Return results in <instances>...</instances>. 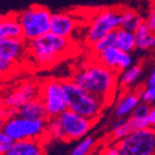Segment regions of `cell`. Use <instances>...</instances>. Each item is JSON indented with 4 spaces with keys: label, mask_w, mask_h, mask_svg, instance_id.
<instances>
[{
    "label": "cell",
    "mask_w": 155,
    "mask_h": 155,
    "mask_svg": "<svg viewBox=\"0 0 155 155\" xmlns=\"http://www.w3.org/2000/svg\"><path fill=\"white\" fill-rule=\"evenodd\" d=\"M72 47L71 39L48 31L27 42L26 58H29L37 66L48 67L70 55Z\"/></svg>",
    "instance_id": "7a4b0ae2"
},
{
    "label": "cell",
    "mask_w": 155,
    "mask_h": 155,
    "mask_svg": "<svg viewBox=\"0 0 155 155\" xmlns=\"http://www.w3.org/2000/svg\"><path fill=\"white\" fill-rule=\"evenodd\" d=\"M46 140L27 139L13 141L5 155H46Z\"/></svg>",
    "instance_id": "5bb4252c"
},
{
    "label": "cell",
    "mask_w": 155,
    "mask_h": 155,
    "mask_svg": "<svg viewBox=\"0 0 155 155\" xmlns=\"http://www.w3.org/2000/svg\"><path fill=\"white\" fill-rule=\"evenodd\" d=\"M115 144L120 155H154L155 130L152 127L136 130Z\"/></svg>",
    "instance_id": "8992f818"
},
{
    "label": "cell",
    "mask_w": 155,
    "mask_h": 155,
    "mask_svg": "<svg viewBox=\"0 0 155 155\" xmlns=\"http://www.w3.org/2000/svg\"><path fill=\"white\" fill-rule=\"evenodd\" d=\"M62 86L65 91L67 109L86 118L97 122L105 105L98 98L84 90L72 79L62 80Z\"/></svg>",
    "instance_id": "3957f363"
},
{
    "label": "cell",
    "mask_w": 155,
    "mask_h": 155,
    "mask_svg": "<svg viewBox=\"0 0 155 155\" xmlns=\"http://www.w3.org/2000/svg\"><path fill=\"white\" fill-rule=\"evenodd\" d=\"M38 97L42 101L49 117H57L67 110L62 80L54 78L44 80L41 84H39Z\"/></svg>",
    "instance_id": "ba28073f"
},
{
    "label": "cell",
    "mask_w": 155,
    "mask_h": 155,
    "mask_svg": "<svg viewBox=\"0 0 155 155\" xmlns=\"http://www.w3.org/2000/svg\"><path fill=\"white\" fill-rule=\"evenodd\" d=\"M5 38H22L21 25L16 13L0 14V40Z\"/></svg>",
    "instance_id": "2e32d148"
},
{
    "label": "cell",
    "mask_w": 155,
    "mask_h": 155,
    "mask_svg": "<svg viewBox=\"0 0 155 155\" xmlns=\"http://www.w3.org/2000/svg\"><path fill=\"white\" fill-rule=\"evenodd\" d=\"M92 155H120L118 152V149H117L116 144L115 143H112V144H106L104 145L102 149L98 151V153Z\"/></svg>",
    "instance_id": "f1b7e54d"
},
{
    "label": "cell",
    "mask_w": 155,
    "mask_h": 155,
    "mask_svg": "<svg viewBox=\"0 0 155 155\" xmlns=\"http://www.w3.org/2000/svg\"><path fill=\"white\" fill-rule=\"evenodd\" d=\"M27 55V41L23 38H5L0 40V57L18 63Z\"/></svg>",
    "instance_id": "4fadbf2b"
},
{
    "label": "cell",
    "mask_w": 155,
    "mask_h": 155,
    "mask_svg": "<svg viewBox=\"0 0 155 155\" xmlns=\"http://www.w3.org/2000/svg\"><path fill=\"white\" fill-rule=\"evenodd\" d=\"M38 92L39 84L35 80H26L3 97V105L5 107L18 112L24 103L38 97Z\"/></svg>",
    "instance_id": "30bf717a"
},
{
    "label": "cell",
    "mask_w": 155,
    "mask_h": 155,
    "mask_svg": "<svg viewBox=\"0 0 155 155\" xmlns=\"http://www.w3.org/2000/svg\"><path fill=\"white\" fill-rule=\"evenodd\" d=\"M141 74H142L141 65H131L122 72L120 76L118 77V85L122 88H128L137 83Z\"/></svg>",
    "instance_id": "44dd1931"
},
{
    "label": "cell",
    "mask_w": 155,
    "mask_h": 155,
    "mask_svg": "<svg viewBox=\"0 0 155 155\" xmlns=\"http://www.w3.org/2000/svg\"><path fill=\"white\" fill-rule=\"evenodd\" d=\"M139 94L137 91H125L115 103L114 113L117 118H127L132 114L136 106L140 103Z\"/></svg>",
    "instance_id": "9a60e30c"
},
{
    "label": "cell",
    "mask_w": 155,
    "mask_h": 155,
    "mask_svg": "<svg viewBox=\"0 0 155 155\" xmlns=\"http://www.w3.org/2000/svg\"><path fill=\"white\" fill-rule=\"evenodd\" d=\"M96 60L117 74L132 65V57L130 53L122 51L116 47H110L96 54Z\"/></svg>",
    "instance_id": "8fae6325"
},
{
    "label": "cell",
    "mask_w": 155,
    "mask_h": 155,
    "mask_svg": "<svg viewBox=\"0 0 155 155\" xmlns=\"http://www.w3.org/2000/svg\"><path fill=\"white\" fill-rule=\"evenodd\" d=\"M16 18L21 25L22 38L27 42L50 31L51 12L44 5H31L25 10L16 13Z\"/></svg>",
    "instance_id": "277c9868"
},
{
    "label": "cell",
    "mask_w": 155,
    "mask_h": 155,
    "mask_svg": "<svg viewBox=\"0 0 155 155\" xmlns=\"http://www.w3.org/2000/svg\"><path fill=\"white\" fill-rule=\"evenodd\" d=\"M12 143L13 140L0 128V155H5Z\"/></svg>",
    "instance_id": "4316f807"
},
{
    "label": "cell",
    "mask_w": 155,
    "mask_h": 155,
    "mask_svg": "<svg viewBox=\"0 0 155 155\" xmlns=\"http://www.w3.org/2000/svg\"><path fill=\"white\" fill-rule=\"evenodd\" d=\"M151 109H152V105H149V104H147V103L140 102V103L136 106V109L134 110L131 115L134 117H138V118H145Z\"/></svg>",
    "instance_id": "83f0119b"
},
{
    "label": "cell",
    "mask_w": 155,
    "mask_h": 155,
    "mask_svg": "<svg viewBox=\"0 0 155 155\" xmlns=\"http://www.w3.org/2000/svg\"><path fill=\"white\" fill-rule=\"evenodd\" d=\"M65 134V141H78L86 137L96 122L86 118L71 110H65L58 116Z\"/></svg>",
    "instance_id": "9c48e42d"
},
{
    "label": "cell",
    "mask_w": 155,
    "mask_h": 155,
    "mask_svg": "<svg viewBox=\"0 0 155 155\" xmlns=\"http://www.w3.org/2000/svg\"><path fill=\"white\" fill-rule=\"evenodd\" d=\"M18 66V63L13 62V61H10V60H7L5 58L0 57V79L11 76L16 71V67Z\"/></svg>",
    "instance_id": "d4e9b609"
},
{
    "label": "cell",
    "mask_w": 155,
    "mask_h": 155,
    "mask_svg": "<svg viewBox=\"0 0 155 155\" xmlns=\"http://www.w3.org/2000/svg\"><path fill=\"white\" fill-rule=\"evenodd\" d=\"M143 23L147 25V27L150 29L151 31L154 33V31H155V8H154V5L151 7L147 18H143Z\"/></svg>",
    "instance_id": "f546056e"
},
{
    "label": "cell",
    "mask_w": 155,
    "mask_h": 155,
    "mask_svg": "<svg viewBox=\"0 0 155 155\" xmlns=\"http://www.w3.org/2000/svg\"><path fill=\"white\" fill-rule=\"evenodd\" d=\"M1 129L13 141L27 139L46 140V120L25 118L18 114L5 119Z\"/></svg>",
    "instance_id": "5b68a950"
},
{
    "label": "cell",
    "mask_w": 155,
    "mask_h": 155,
    "mask_svg": "<svg viewBox=\"0 0 155 155\" xmlns=\"http://www.w3.org/2000/svg\"><path fill=\"white\" fill-rule=\"evenodd\" d=\"M15 114H18V112L14 111V110H11V109H8V107H0V128L2 127L3 123H5V120L8 117L12 116V115H15Z\"/></svg>",
    "instance_id": "4dcf8cb0"
},
{
    "label": "cell",
    "mask_w": 155,
    "mask_h": 155,
    "mask_svg": "<svg viewBox=\"0 0 155 155\" xmlns=\"http://www.w3.org/2000/svg\"><path fill=\"white\" fill-rule=\"evenodd\" d=\"M77 27L75 18L65 12L51 13L50 18V33L57 36L71 39Z\"/></svg>",
    "instance_id": "7c38bea8"
},
{
    "label": "cell",
    "mask_w": 155,
    "mask_h": 155,
    "mask_svg": "<svg viewBox=\"0 0 155 155\" xmlns=\"http://www.w3.org/2000/svg\"><path fill=\"white\" fill-rule=\"evenodd\" d=\"M114 45H115V31H112V33L107 34L105 36L101 37L92 45H90V48L92 53L96 55L102 52L103 50L110 48V47H114Z\"/></svg>",
    "instance_id": "cb8c5ba5"
},
{
    "label": "cell",
    "mask_w": 155,
    "mask_h": 155,
    "mask_svg": "<svg viewBox=\"0 0 155 155\" xmlns=\"http://www.w3.org/2000/svg\"><path fill=\"white\" fill-rule=\"evenodd\" d=\"M137 92L139 94L141 102L153 106V103L155 101V87H147V86H144L141 90H137Z\"/></svg>",
    "instance_id": "484cf974"
},
{
    "label": "cell",
    "mask_w": 155,
    "mask_h": 155,
    "mask_svg": "<svg viewBox=\"0 0 155 155\" xmlns=\"http://www.w3.org/2000/svg\"><path fill=\"white\" fill-rule=\"evenodd\" d=\"M145 86H147V87H155V72L154 71H152L151 75L149 76Z\"/></svg>",
    "instance_id": "d6a6232c"
},
{
    "label": "cell",
    "mask_w": 155,
    "mask_h": 155,
    "mask_svg": "<svg viewBox=\"0 0 155 155\" xmlns=\"http://www.w3.org/2000/svg\"><path fill=\"white\" fill-rule=\"evenodd\" d=\"M96 142L93 137H84L72 150L71 155H91L96 147Z\"/></svg>",
    "instance_id": "603a6c76"
},
{
    "label": "cell",
    "mask_w": 155,
    "mask_h": 155,
    "mask_svg": "<svg viewBox=\"0 0 155 155\" xmlns=\"http://www.w3.org/2000/svg\"><path fill=\"white\" fill-rule=\"evenodd\" d=\"M47 139L65 141L64 131H63L58 116L49 117L46 120V140Z\"/></svg>",
    "instance_id": "7402d4cb"
},
{
    "label": "cell",
    "mask_w": 155,
    "mask_h": 155,
    "mask_svg": "<svg viewBox=\"0 0 155 155\" xmlns=\"http://www.w3.org/2000/svg\"><path fill=\"white\" fill-rule=\"evenodd\" d=\"M145 120H147V126L154 128V125H155V110H154V107H153V106H152V109L150 110V112H149V114L147 115V117H145Z\"/></svg>",
    "instance_id": "1f68e13d"
},
{
    "label": "cell",
    "mask_w": 155,
    "mask_h": 155,
    "mask_svg": "<svg viewBox=\"0 0 155 155\" xmlns=\"http://www.w3.org/2000/svg\"><path fill=\"white\" fill-rule=\"evenodd\" d=\"M18 114L25 118L29 119H39V120H47L49 118V115L47 113L42 101L39 97L27 101L26 103L18 110Z\"/></svg>",
    "instance_id": "e0dca14e"
},
{
    "label": "cell",
    "mask_w": 155,
    "mask_h": 155,
    "mask_svg": "<svg viewBox=\"0 0 155 155\" xmlns=\"http://www.w3.org/2000/svg\"><path fill=\"white\" fill-rule=\"evenodd\" d=\"M71 79L84 90L98 98L105 106L115 100L118 87V74L99 63L97 60L80 65Z\"/></svg>",
    "instance_id": "6da1fadb"
},
{
    "label": "cell",
    "mask_w": 155,
    "mask_h": 155,
    "mask_svg": "<svg viewBox=\"0 0 155 155\" xmlns=\"http://www.w3.org/2000/svg\"><path fill=\"white\" fill-rule=\"evenodd\" d=\"M114 47L118 48L127 53H131L136 49V39L134 31L119 27L115 31V45Z\"/></svg>",
    "instance_id": "d6986e66"
},
{
    "label": "cell",
    "mask_w": 155,
    "mask_h": 155,
    "mask_svg": "<svg viewBox=\"0 0 155 155\" xmlns=\"http://www.w3.org/2000/svg\"><path fill=\"white\" fill-rule=\"evenodd\" d=\"M122 27V13L120 8H107L99 11L93 16L86 35L87 44L90 46L101 37L115 31Z\"/></svg>",
    "instance_id": "52a82bcc"
},
{
    "label": "cell",
    "mask_w": 155,
    "mask_h": 155,
    "mask_svg": "<svg viewBox=\"0 0 155 155\" xmlns=\"http://www.w3.org/2000/svg\"><path fill=\"white\" fill-rule=\"evenodd\" d=\"M122 13V27L127 31H134L136 28L143 23V16L130 8H120Z\"/></svg>",
    "instance_id": "ffe728a7"
},
{
    "label": "cell",
    "mask_w": 155,
    "mask_h": 155,
    "mask_svg": "<svg viewBox=\"0 0 155 155\" xmlns=\"http://www.w3.org/2000/svg\"><path fill=\"white\" fill-rule=\"evenodd\" d=\"M136 39V49L149 50L155 47L154 33L147 28L144 23H141L134 31Z\"/></svg>",
    "instance_id": "ac0fdd59"
}]
</instances>
